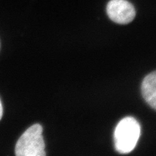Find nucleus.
<instances>
[{"label": "nucleus", "mask_w": 156, "mask_h": 156, "mask_svg": "<svg viewBox=\"0 0 156 156\" xmlns=\"http://www.w3.org/2000/svg\"><path fill=\"white\" fill-rule=\"evenodd\" d=\"M141 91L145 101L156 110V71L145 77L141 85Z\"/></svg>", "instance_id": "obj_4"}, {"label": "nucleus", "mask_w": 156, "mask_h": 156, "mask_svg": "<svg viewBox=\"0 0 156 156\" xmlns=\"http://www.w3.org/2000/svg\"><path fill=\"white\" fill-rule=\"evenodd\" d=\"M107 14L112 21L119 24H128L136 15L135 7L127 0H111L107 5Z\"/></svg>", "instance_id": "obj_3"}, {"label": "nucleus", "mask_w": 156, "mask_h": 156, "mask_svg": "<svg viewBox=\"0 0 156 156\" xmlns=\"http://www.w3.org/2000/svg\"><path fill=\"white\" fill-rule=\"evenodd\" d=\"M140 135V126L135 119L127 116L117 124L114 132L115 149L120 154H128L136 145Z\"/></svg>", "instance_id": "obj_1"}, {"label": "nucleus", "mask_w": 156, "mask_h": 156, "mask_svg": "<svg viewBox=\"0 0 156 156\" xmlns=\"http://www.w3.org/2000/svg\"><path fill=\"white\" fill-rule=\"evenodd\" d=\"M2 115H3V107H2L1 100H0V120L2 119Z\"/></svg>", "instance_id": "obj_5"}, {"label": "nucleus", "mask_w": 156, "mask_h": 156, "mask_svg": "<svg viewBox=\"0 0 156 156\" xmlns=\"http://www.w3.org/2000/svg\"><path fill=\"white\" fill-rule=\"evenodd\" d=\"M17 156H44L45 143L42 136V127L34 124L24 132L16 144Z\"/></svg>", "instance_id": "obj_2"}]
</instances>
